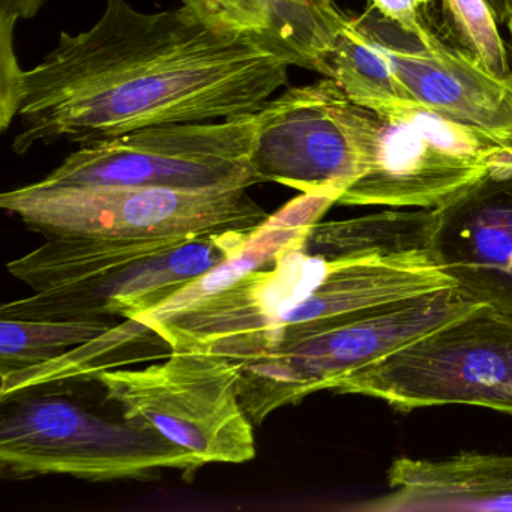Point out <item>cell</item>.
Here are the masks:
<instances>
[{
    "instance_id": "7a4b0ae2",
    "label": "cell",
    "mask_w": 512,
    "mask_h": 512,
    "mask_svg": "<svg viewBox=\"0 0 512 512\" xmlns=\"http://www.w3.org/2000/svg\"><path fill=\"white\" fill-rule=\"evenodd\" d=\"M476 305L451 286L371 305L296 332L262 355L233 362L239 400L259 427L275 410L323 389L334 391L344 377Z\"/></svg>"
},
{
    "instance_id": "cb8c5ba5",
    "label": "cell",
    "mask_w": 512,
    "mask_h": 512,
    "mask_svg": "<svg viewBox=\"0 0 512 512\" xmlns=\"http://www.w3.org/2000/svg\"><path fill=\"white\" fill-rule=\"evenodd\" d=\"M509 40L506 41V46H508V52H509V59H511V65H512V32H508Z\"/></svg>"
},
{
    "instance_id": "4fadbf2b",
    "label": "cell",
    "mask_w": 512,
    "mask_h": 512,
    "mask_svg": "<svg viewBox=\"0 0 512 512\" xmlns=\"http://www.w3.org/2000/svg\"><path fill=\"white\" fill-rule=\"evenodd\" d=\"M389 491L353 509L365 512L512 511V455L458 452L451 457H398L386 473Z\"/></svg>"
},
{
    "instance_id": "5bb4252c",
    "label": "cell",
    "mask_w": 512,
    "mask_h": 512,
    "mask_svg": "<svg viewBox=\"0 0 512 512\" xmlns=\"http://www.w3.org/2000/svg\"><path fill=\"white\" fill-rule=\"evenodd\" d=\"M157 349L170 350V347L158 332L145 323L127 319L95 340L55 358L17 370L2 371L0 400L65 380L97 377L101 371L115 370L128 362L145 359Z\"/></svg>"
},
{
    "instance_id": "2e32d148",
    "label": "cell",
    "mask_w": 512,
    "mask_h": 512,
    "mask_svg": "<svg viewBox=\"0 0 512 512\" xmlns=\"http://www.w3.org/2000/svg\"><path fill=\"white\" fill-rule=\"evenodd\" d=\"M116 319L28 320L0 317V373L62 355L106 334Z\"/></svg>"
},
{
    "instance_id": "d6986e66",
    "label": "cell",
    "mask_w": 512,
    "mask_h": 512,
    "mask_svg": "<svg viewBox=\"0 0 512 512\" xmlns=\"http://www.w3.org/2000/svg\"><path fill=\"white\" fill-rule=\"evenodd\" d=\"M25 70L14 49V31H0V128L7 131L19 115Z\"/></svg>"
},
{
    "instance_id": "ffe728a7",
    "label": "cell",
    "mask_w": 512,
    "mask_h": 512,
    "mask_svg": "<svg viewBox=\"0 0 512 512\" xmlns=\"http://www.w3.org/2000/svg\"><path fill=\"white\" fill-rule=\"evenodd\" d=\"M371 4L391 22L407 32H418L427 23L424 10L434 0H370Z\"/></svg>"
},
{
    "instance_id": "5b68a950",
    "label": "cell",
    "mask_w": 512,
    "mask_h": 512,
    "mask_svg": "<svg viewBox=\"0 0 512 512\" xmlns=\"http://www.w3.org/2000/svg\"><path fill=\"white\" fill-rule=\"evenodd\" d=\"M401 412L466 404L512 416V316L476 305L341 380Z\"/></svg>"
},
{
    "instance_id": "9c48e42d",
    "label": "cell",
    "mask_w": 512,
    "mask_h": 512,
    "mask_svg": "<svg viewBox=\"0 0 512 512\" xmlns=\"http://www.w3.org/2000/svg\"><path fill=\"white\" fill-rule=\"evenodd\" d=\"M367 113L328 77L287 88L259 110L257 181L338 202L367 166Z\"/></svg>"
},
{
    "instance_id": "44dd1931",
    "label": "cell",
    "mask_w": 512,
    "mask_h": 512,
    "mask_svg": "<svg viewBox=\"0 0 512 512\" xmlns=\"http://www.w3.org/2000/svg\"><path fill=\"white\" fill-rule=\"evenodd\" d=\"M47 0H0V26L16 28L20 20H31L40 14Z\"/></svg>"
},
{
    "instance_id": "8992f818",
    "label": "cell",
    "mask_w": 512,
    "mask_h": 512,
    "mask_svg": "<svg viewBox=\"0 0 512 512\" xmlns=\"http://www.w3.org/2000/svg\"><path fill=\"white\" fill-rule=\"evenodd\" d=\"M0 206L47 238H199L256 229L269 218L247 188H47L7 191Z\"/></svg>"
},
{
    "instance_id": "e0dca14e",
    "label": "cell",
    "mask_w": 512,
    "mask_h": 512,
    "mask_svg": "<svg viewBox=\"0 0 512 512\" xmlns=\"http://www.w3.org/2000/svg\"><path fill=\"white\" fill-rule=\"evenodd\" d=\"M443 5L458 43L497 76L511 77L508 46L487 0H443Z\"/></svg>"
},
{
    "instance_id": "9a60e30c",
    "label": "cell",
    "mask_w": 512,
    "mask_h": 512,
    "mask_svg": "<svg viewBox=\"0 0 512 512\" xmlns=\"http://www.w3.org/2000/svg\"><path fill=\"white\" fill-rule=\"evenodd\" d=\"M271 20L275 46L293 65L319 73L349 14L335 0H260Z\"/></svg>"
},
{
    "instance_id": "6da1fadb",
    "label": "cell",
    "mask_w": 512,
    "mask_h": 512,
    "mask_svg": "<svg viewBox=\"0 0 512 512\" xmlns=\"http://www.w3.org/2000/svg\"><path fill=\"white\" fill-rule=\"evenodd\" d=\"M292 67L265 41L215 28L184 5L145 13L106 0L91 28L62 32L25 71L13 151L253 115L289 83Z\"/></svg>"
},
{
    "instance_id": "52a82bcc",
    "label": "cell",
    "mask_w": 512,
    "mask_h": 512,
    "mask_svg": "<svg viewBox=\"0 0 512 512\" xmlns=\"http://www.w3.org/2000/svg\"><path fill=\"white\" fill-rule=\"evenodd\" d=\"M95 379L121 418L175 443L200 466L256 457L254 425L239 400L238 371L224 356L172 350L160 364L101 371Z\"/></svg>"
},
{
    "instance_id": "603a6c76",
    "label": "cell",
    "mask_w": 512,
    "mask_h": 512,
    "mask_svg": "<svg viewBox=\"0 0 512 512\" xmlns=\"http://www.w3.org/2000/svg\"><path fill=\"white\" fill-rule=\"evenodd\" d=\"M506 31L512 32V0H502Z\"/></svg>"
},
{
    "instance_id": "7402d4cb",
    "label": "cell",
    "mask_w": 512,
    "mask_h": 512,
    "mask_svg": "<svg viewBox=\"0 0 512 512\" xmlns=\"http://www.w3.org/2000/svg\"><path fill=\"white\" fill-rule=\"evenodd\" d=\"M491 10H493L494 16H496L497 22L505 25V11H503L502 0H487Z\"/></svg>"
},
{
    "instance_id": "30bf717a",
    "label": "cell",
    "mask_w": 512,
    "mask_h": 512,
    "mask_svg": "<svg viewBox=\"0 0 512 512\" xmlns=\"http://www.w3.org/2000/svg\"><path fill=\"white\" fill-rule=\"evenodd\" d=\"M349 20L385 61L397 101L481 128L512 146V76H497L427 23L418 32L404 31L370 0Z\"/></svg>"
},
{
    "instance_id": "3957f363",
    "label": "cell",
    "mask_w": 512,
    "mask_h": 512,
    "mask_svg": "<svg viewBox=\"0 0 512 512\" xmlns=\"http://www.w3.org/2000/svg\"><path fill=\"white\" fill-rule=\"evenodd\" d=\"M5 478L67 475L86 481L149 479L163 470L194 475L184 449L131 422L113 421L61 394L25 391L0 400Z\"/></svg>"
},
{
    "instance_id": "8fae6325",
    "label": "cell",
    "mask_w": 512,
    "mask_h": 512,
    "mask_svg": "<svg viewBox=\"0 0 512 512\" xmlns=\"http://www.w3.org/2000/svg\"><path fill=\"white\" fill-rule=\"evenodd\" d=\"M254 229L187 239L109 274L61 289L34 292L0 307L2 319H137L179 290L238 256Z\"/></svg>"
},
{
    "instance_id": "7c38bea8",
    "label": "cell",
    "mask_w": 512,
    "mask_h": 512,
    "mask_svg": "<svg viewBox=\"0 0 512 512\" xmlns=\"http://www.w3.org/2000/svg\"><path fill=\"white\" fill-rule=\"evenodd\" d=\"M434 209V262L473 301L512 316V167Z\"/></svg>"
},
{
    "instance_id": "ba28073f",
    "label": "cell",
    "mask_w": 512,
    "mask_h": 512,
    "mask_svg": "<svg viewBox=\"0 0 512 512\" xmlns=\"http://www.w3.org/2000/svg\"><path fill=\"white\" fill-rule=\"evenodd\" d=\"M257 130L259 112L223 121L145 128L80 145L37 184L248 190L259 184L251 164Z\"/></svg>"
},
{
    "instance_id": "ac0fdd59",
    "label": "cell",
    "mask_w": 512,
    "mask_h": 512,
    "mask_svg": "<svg viewBox=\"0 0 512 512\" xmlns=\"http://www.w3.org/2000/svg\"><path fill=\"white\" fill-rule=\"evenodd\" d=\"M181 2L184 7L211 23L215 28L253 35L280 52L272 37L271 20L265 7L260 4V0H181Z\"/></svg>"
},
{
    "instance_id": "277c9868",
    "label": "cell",
    "mask_w": 512,
    "mask_h": 512,
    "mask_svg": "<svg viewBox=\"0 0 512 512\" xmlns=\"http://www.w3.org/2000/svg\"><path fill=\"white\" fill-rule=\"evenodd\" d=\"M367 121V166L337 205L439 208L490 173L512 167L508 143L416 104L368 109Z\"/></svg>"
}]
</instances>
